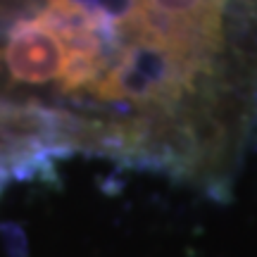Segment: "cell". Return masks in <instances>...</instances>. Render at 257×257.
<instances>
[{
    "mask_svg": "<svg viewBox=\"0 0 257 257\" xmlns=\"http://www.w3.org/2000/svg\"><path fill=\"white\" fill-rule=\"evenodd\" d=\"M5 62L15 81L34 86L53 81L60 83L67 55L62 43L38 19H31V22H19L10 34Z\"/></svg>",
    "mask_w": 257,
    "mask_h": 257,
    "instance_id": "obj_1",
    "label": "cell"
}]
</instances>
